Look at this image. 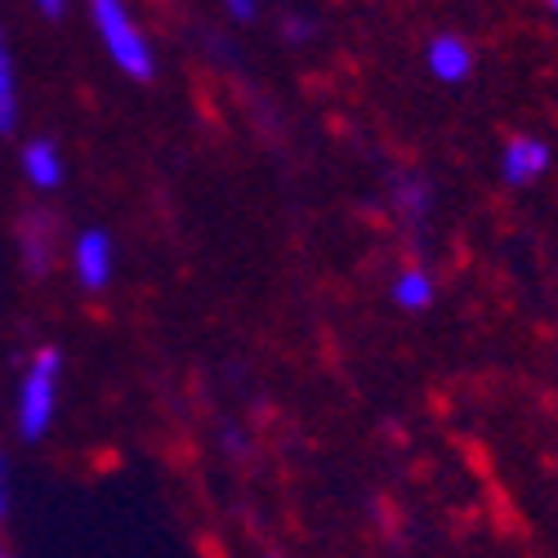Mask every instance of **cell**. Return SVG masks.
<instances>
[{
    "mask_svg": "<svg viewBox=\"0 0 558 558\" xmlns=\"http://www.w3.org/2000/svg\"><path fill=\"white\" fill-rule=\"evenodd\" d=\"M59 380H63V353L54 344H40L19 385V434L27 442L50 434L59 415Z\"/></svg>",
    "mask_w": 558,
    "mask_h": 558,
    "instance_id": "6da1fadb",
    "label": "cell"
},
{
    "mask_svg": "<svg viewBox=\"0 0 558 558\" xmlns=\"http://www.w3.org/2000/svg\"><path fill=\"white\" fill-rule=\"evenodd\" d=\"M89 19H95V32L104 40L108 59L130 76V81H153L157 76V54L144 36V27L134 23V14L121 5V0H95L89 5Z\"/></svg>",
    "mask_w": 558,
    "mask_h": 558,
    "instance_id": "7a4b0ae2",
    "label": "cell"
},
{
    "mask_svg": "<svg viewBox=\"0 0 558 558\" xmlns=\"http://www.w3.org/2000/svg\"><path fill=\"white\" fill-rule=\"evenodd\" d=\"M72 268L85 291H104L112 282V242L104 228H85L72 242Z\"/></svg>",
    "mask_w": 558,
    "mask_h": 558,
    "instance_id": "3957f363",
    "label": "cell"
},
{
    "mask_svg": "<svg viewBox=\"0 0 558 558\" xmlns=\"http://www.w3.org/2000/svg\"><path fill=\"white\" fill-rule=\"evenodd\" d=\"M549 161H554L549 144H541V138H532V134H514L505 144V153H500L505 183H514V189H523V183H536L549 170Z\"/></svg>",
    "mask_w": 558,
    "mask_h": 558,
    "instance_id": "277c9868",
    "label": "cell"
},
{
    "mask_svg": "<svg viewBox=\"0 0 558 558\" xmlns=\"http://www.w3.org/2000/svg\"><path fill=\"white\" fill-rule=\"evenodd\" d=\"M425 59H429V72H434L442 85H460V81L474 76V45L464 40V36H456V32L434 36L429 50H425Z\"/></svg>",
    "mask_w": 558,
    "mask_h": 558,
    "instance_id": "5b68a950",
    "label": "cell"
},
{
    "mask_svg": "<svg viewBox=\"0 0 558 558\" xmlns=\"http://www.w3.org/2000/svg\"><path fill=\"white\" fill-rule=\"evenodd\" d=\"M63 170L68 166H63V153H59L54 138H32V144L23 148V174H27L32 189L54 193L63 183Z\"/></svg>",
    "mask_w": 558,
    "mask_h": 558,
    "instance_id": "8992f818",
    "label": "cell"
},
{
    "mask_svg": "<svg viewBox=\"0 0 558 558\" xmlns=\"http://www.w3.org/2000/svg\"><path fill=\"white\" fill-rule=\"evenodd\" d=\"M19 130V68H14V50L10 36L0 27V134Z\"/></svg>",
    "mask_w": 558,
    "mask_h": 558,
    "instance_id": "52a82bcc",
    "label": "cell"
},
{
    "mask_svg": "<svg viewBox=\"0 0 558 558\" xmlns=\"http://www.w3.org/2000/svg\"><path fill=\"white\" fill-rule=\"evenodd\" d=\"M434 295H438V287H434V277L425 268H402L393 277V304L407 308V313H425L434 304Z\"/></svg>",
    "mask_w": 558,
    "mask_h": 558,
    "instance_id": "ba28073f",
    "label": "cell"
},
{
    "mask_svg": "<svg viewBox=\"0 0 558 558\" xmlns=\"http://www.w3.org/2000/svg\"><path fill=\"white\" fill-rule=\"evenodd\" d=\"M45 228H54V223H45V219H27L23 223V264L32 272H45V264H50V242H45Z\"/></svg>",
    "mask_w": 558,
    "mask_h": 558,
    "instance_id": "9c48e42d",
    "label": "cell"
},
{
    "mask_svg": "<svg viewBox=\"0 0 558 558\" xmlns=\"http://www.w3.org/2000/svg\"><path fill=\"white\" fill-rule=\"evenodd\" d=\"M223 10H228L232 23H255V19H259V5H255V0H228Z\"/></svg>",
    "mask_w": 558,
    "mask_h": 558,
    "instance_id": "30bf717a",
    "label": "cell"
},
{
    "mask_svg": "<svg viewBox=\"0 0 558 558\" xmlns=\"http://www.w3.org/2000/svg\"><path fill=\"white\" fill-rule=\"evenodd\" d=\"M36 14H40V19H54V23H59V19H68V5H63V0H40V5H36Z\"/></svg>",
    "mask_w": 558,
    "mask_h": 558,
    "instance_id": "8fae6325",
    "label": "cell"
},
{
    "mask_svg": "<svg viewBox=\"0 0 558 558\" xmlns=\"http://www.w3.org/2000/svg\"><path fill=\"white\" fill-rule=\"evenodd\" d=\"M308 36V23H295V19H287V40H304Z\"/></svg>",
    "mask_w": 558,
    "mask_h": 558,
    "instance_id": "7c38bea8",
    "label": "cell"
},
{
    "mask_svg": "<svg viewBox=\"0 0 558 558\" xmlns=\"http://www.w3.org/2000/svg\"><path fill=\"white\" fill-rule=\"evenodd\" d=\"M5 492L10 483H5V456H0V519H5Z\"/></svg>",
    "mask_w": 558,
    "mask_h": 558,
    "instance_id": "4fadbf2b",
    "label": "cell"
},
{
    "mask_svg": "<svg viewBox=\"0 0 558 558\" xmlns=\"http://www.w3.org/2000/svg\"><path fill=\"white\" fill-rule=\"evenodd\" d=\"M549 14H554V19H558V0H554V5H549Z\"/></svg>",
    "mask_w": 558,
    "mask_h": 558,
    "instance_id": "5bb4252c",
    "label": "cell"
},
{
    "mask_svg": "<svg viewBox=\"0 0 558 558\" xmlns=\"http://www.w3.org/2000/svg\"><path fill=\"white\" fill-rule=\"evenodd\" d=\"M0 558H10V554H5V549H0Z\"/></svg>",
    "mask_w": 558,
    "mask_h": 558,
    "instance_id": "9a60e30c",
    "label": "cell"
}]
</instances>
